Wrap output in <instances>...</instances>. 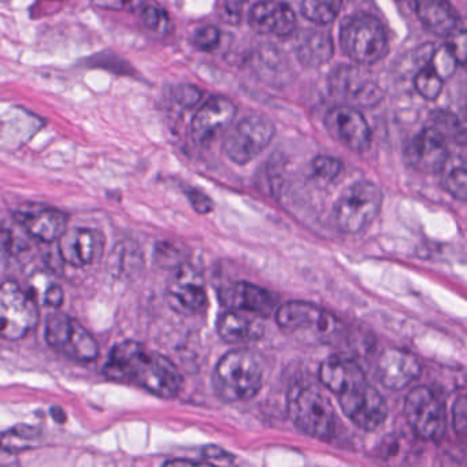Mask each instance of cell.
<instances>
[{"mask_svg": "<svg viewBox=\"0 0 467 467\" xmlns=\"http://www.w3.org/2000/svg\"><path fill=\"white\" fill-rule=\"evenodd\" d=\"M322 384L337 396L344 414L363 431L384 423L388 409L381 393L368 381L359 363L347 355H332L319 368Z\"/></svg>", "mask_w": 467, "mask_h": 467, "instance_id": "cell-1", "label": "cell"}, {"mask_svg": "<svg viewBox=\"0 0 467 467\" xmlns=\"http://www.w3.org/2000/svg\"><path fill=\"white\" fill-rule=\"evenodd\" d=\"M103 371L109 379L136 385L161 399L177 398L182 389V376L177 366L138 341L117 344Z\"/></svg>", "mask_w": 467, "mask_h": 467, "instance_id": "cell-2", "label": "cell"}, {"mask_svg": "<svg viewBox=\"0 0 467 467\" xmlns=\"http://www.w3.org/2000/svg\"><path fill=\"white\" fill-rule=\"evenodd\" d=\"M261 357L248 348H237L221 358L213 374V387L226 403L245 401L258 395L264 385Z\"/></svg>", "mask_w": 467, "mask_h": 467, "instance_id": "cell-3", "label": "cell"}, {"mask_svg": "<svg viewBox=\"0 0 467 467\" xmlns=\"http://www.w3.org/2000/svg\"><path fill=\"white\" fill-rule=\"evenodd\" d=\"M288 412L296 428L307 436L318 440L335 436L337 425L335 409L318 388L295 385L288 396Z\"/></svg>", "mask_w": 467, "mask_h": 467, "instance_id": "cell-4", "label": "cell"}, {"mask_svg": "<svg viewBox=\"0 0 467 467\" xmlns=\"http://www.w3.org/2000/svg\"><path fill=\"white\" fill-rule=\"evenodd\" d=\"M340 46L343 53L359 65L381 61L389 48L384 26L370 15H355L344 20Z\"/></svg>", "mask_w": 467, "mask_h": 467, "instance_id": "cell-5", "label": "cell"}, {"mask_svg": "<svg viewBox=\"0 0 467 467\" xmlns=\"http://www.w3.org/2000/svg\"><path fill=\"white\" fill-rule=\"evenodd\" d=\"M278 327L306 343H325L337 333L338 322L324 308L308 302H288L275 313Z\"/></svg>", "mask_w": 467, "mask_h": 467, "instance_id": "cell-6", "label": "cell"}, {"mask_svg": "<svg viewBox=\"0 0 467 467\" xmlns=\"http://www.w3.org/2000/svg\"><path fill=\"white\" fill-rule=\"evenodd\" d=\"M381 206L382 192L374 182H355L336 202V223L344 234H359L376 220Z\"/></svg>", "mask_w": 467, "mask_h": 467, "instance_id": "cell-7", "label": "cell"}, {"mask_svg": "<svg viewBox=\"0 0 467 467\" xmlns=\"http://www.w3.org/2000/svg\"><path fill=\"white\" fill-rule=\"evenodd\" d=\"M40 313L34 295L15 281L0 285V337L21 340L39 324Z\"/></svg>", "mask_w": 467, "mask_h": 467, "instance_id": "cell-8", "label": "cell"}, {"mask_svg": "<svg viewBox=\"0 0 467 467\" xmlns=\"http://www.w3.org/2000/svg\"><path fill=\"white\" fill-rule=\"evenodd\" d=\"M46 340L65 357L78 362H92L99 357L97 338L67 314L54 313L48 317Z\"/></svg>", "mask_w": 467, "mask_h": 467, "instance_id": "cell-9", "label": "cell"}, {"mask_svg": "<svg viewBox=\"0 0 467 467\" xmlns=\"http://www.w3.org/2000/svg\"><path fill=\"white\" fill-rule=\"evenodd\" d=\"M407 422L426 441H440L447 431V411L441 399L426 387L410 390L404 401Z\"/></svg>", "mask_w": 467, "mask_h": 467, "instance_id": "cell-10", "label": "cell"}, {"mask_svg": "<svg viewBox=\"0 0 467 467\" xmlns=\"http://www.w3.org/2000/svg\"><path fill=\"white\" fill-rule=\"evenodd\" d=\"M275 135V128L269 119L253 114L229 130L223 141V152L232 162L245 165L272 143Z\"/></svg>", "mask_w": 467, "mask_h": 467, "instance_id": "cell-11", "label": "cell"}, {"mask_svg": "<svg viewBox=\"0 0 467 467\" xmlns=\"http://www.w3.org/2000/svg\"><path fill=\"white\" fill-rule=\"evenodd\" d=\"M166 300L176 313L184 316L203 313L209 305L203 275L191 265H179L166 286Z\"/></svg>", "mask_w": 467, "mask_h": 467, "instance_id": "cell-12", "label": "cell"}, {"mask_svg": "<svg viewBox=\"0 0 467 467\" xmlns=\"http://www.w3.org/2000/svg\"><path fill=\"white\" fill-rule=\"evenodd\" d=\"M330 91L349 108H373L384 92L379 84L359 67H341L330 76Z\"/></svg>", "mask_w": 467, "mask_h": 467, "instance_id": "cell-13", "label": "cell"}, {"mask_svg": "<svg viewBox=\"0 0 467 467\" xmlns=\"http://www.w3.org/2000/svg\"><path fill=\"white\" fill-rule=\"evenodd\" d=\"M13 217L29 236L43 243L58 242L69 223V217L61 210L40 203L21 204Z\"/></svg>", "mask_w": 467, "mask_h": 467, "instance_id": "cell-14", "label": "cell"}, {"mask_svg": "<svg viewBox=\"0 0 467 467\" xmlns=\"http://www.w3.org/2000/svg\"><path fill=\"white\" fill-rule=\"evenodd\" d=\"M325 127L333 139L354 152L370 149L371 130L362 113L349 106L333 109L325 119Z\"/></svg>", "mask_w": 467, "mask_h": 467, "instance_id": "cell-15", "label": "cell"}, {"mask_svg": "<svg viewBox=\"0 0 467 467\" xmlns=\"http://www.w3.org/2000/svg\"><path fill=\"white\" fill-rule=\"evenodd\" d=\"M237 114L232 100L214 97L207 100L192 119V138L198 146L209 147L231 128Z\"/></svg>", "mask_w": 467, "mask_h": 467, "instance_id": "cell-16", "label": "cell"}, {"mask_svg": "<svg viewBox=\"0 0 467 467\" xmlns=\"http://www.w3.org/2000/svg\"><path fill=\"white\" fill-rule=\"evenodd\" d=\"M448 157L450 152L444 136L431 127L420 130L404 150L407 165L420 173H439Z\"/></svg>", "mask_w": 467, "mask_h": 467, "instance_id": "cell-17", "label": "cell"}, {"mask_svg": "<svg viewBox=\"0 0 467 467\" xmlns=\"http://www.w3.org/2000/svg\"><path fill=\"white\" fill-rule=\"evenodd\" d=\"M105 237L89 228L67 229L58 240L61 258L73 267H86L102 256Z\"/></svg>", "mask_w": 467, "mask_h": 467, "instance_id": "cell-18", "label": "cell"}, {"mask_svg": "<svg viewBox=\"0 0 467 467\" xmlns=\"http://www.w3.org/2000/svg\"><path fill=\"white\" fill-rule=\"evenodd\" d=\"M220 300L226 308L244 311L261 318L270 316L277 303V297L272 292L245 281L223 286L220 291Z\"/></svg>", "mask_w": 467, "mask_h": 467, "instance_id": "cell-19", "label": "cell"}, {"mask_svg": "<svg viewBox=\"0 0 467 467\" xmlns=\"http://www.w3.org/2000/svg\"><path fill=\"white\" fill-rule=\"evenodd\" d=\"M420 360L400 348H387L379 360V381L388 389L400 390L409 387L420 376Z\"/></svg>", "mask_w": 467, "mask_h": 467, "instance_id": "cell-20", "label": "cell"}, {"mask_svg": "<svg viewBox=\"0 0 467 467\" xmlns=\"http://www.w3.org/2000/svg\"><path fill=\"white\" fill-rule=\"evenodd\" d=\"M250 26L261 35L285 37L294 34L296 16L285 2H259L250 12Z\"/></svg>", "mask_w": 467, "mask_h": 467, "instance_id": "cell-21", "label": "cell"}, {"mask_svg": "<svg viewBox=\"0 0 467 467\" xmlns=\"http://www.w3.org/2000/svg\"><path fill=\"white\" fill-rule=\"evenodd\" d=\"M420 23L431 34L450 37L462 28L458 12L448 0H409Z\"/></svg>", "mask_w": 467, "mask_h": 467, "instance_id": "cell-22", "label": "cell"}, {"mask_svg": "<svg viewBox=\"0 0 467 467\" xmlns=\"http://www.w3.org/2000/svg\"><path fill=\"white\" fill-rule=\"evenodd\" d=\"M261 317L244 311L226 308L217 321V332L229 344H245L259 340L264 336Z\"/></svg>", "mask_w": 467, "mask_h": 467, "instance_id": "cell-23", "label": "cell"}, {"mask_svg": "<svg viewBox=\"0 0 467 467\" xmlns=\"http://www.w3.org/2000/svg\"><path fill=\"white\" fill-rule=\"evenodd\" d=\"M295 53L303 67H319L332 59L335 46L329 35L314 29H305L295 39Z\"/></svg>", "mask_w": 467, "mask_h": 467, "instance_id": "cell-24", "label": "cell"}, {"mask_svg": "<svg viewBox=\"0 0 467 467\" xmlns=\"http://www.w3.org/2000/svg\"><path fill=\"white\" fill-rule=\"evenodd\" d=\"M439 173L441 174V184L444 190L458 201H466L467 171L464 158L450 155Z\"/></svg>", "mask_w": 467, "mask_h": 467, "instance_id": "cell-25", "label": "cell"}, {"mask_svg": "<svg viewBox=\"0 0 467 467\" xmlns=\"http://www.w3.org/2000/svg\"><path fill=\"white\" fill-rule=\"evenodd\" d=\"M343 0H303L302 15L317 26H329L340 15Z\"/></svg>", "mask_w": 467, "mask_h": 467, "instance_id": "cell-26", "label": "cell"}, {"mask_svg": "<svg viewBox=\"0 0 467 467\" xmlns=\"http://www.w3.org/2000/svg\"><path fill=\"white\" fill-rule=\"evenodd\" d=\"M40 431L28 425H18L0 433V450L21 452L36 447Z\"/></svg>", "mask_w": 467, "mask_h": 467, "instance_id": "cell-27", "label": "cell"}, {"mask_svg": "<svg viewBox=\"0 0 467 467\" xmlns=\"http://www.w3.org/2000/svg\"><path fill=\"white\" fill-rule=\"evenodd\" d=\"M141 256L138 245L121 243L110 255V272L119 277H127L140 269Z\"/></svg>", "mask_w": 467, "mask_h": 467, "instance_id": "cell-28", "label": "cell"}, {"mask_svg": "<svg viewBox=\"0 0 467 467\" xmlns=\"http://www.w3.org/2000/svg\"><path fill=\"white\" fill-rule=\"evenodd\" d=\"M431 127L441 133L444 138L452 139L461 146H464L466 143L463 125L461 124L455 114L450 113V111L437 110L431 114Z\"/></svg>", "mask_w": 467, "mask_h": 467, "instance_id": "cell-29", "label": "cell"}, {"mask_svg": "<svg viewBox=\"0 0 467 467\" xmlns=\"http://www.w3.org/2000/svg\"><path fill=\"white\" fill-rule=\"evenodd\" d=\"M444 81L433 72L429 65L418 70L414 78L415 89L426 100H436L442 91Z\"/></svg>", "mask_w": 467, "mask_h": 467, "instance_id": "cell-30", "label": "cell"}, {"mask_svg": "<svg viewBox=\"0 0 467 467\" xmlns=\"http://www.w3.org/2000/svg\"><path fill=\"white\" fill-rule=\"evenodd\" d=\"M428 65L444 81L452 78L456 67H458V59L450 46L444 45L441 47L434 48Z\"/></svg>", "mask_w": 467, "mask_h": 467, "instance_id": "cell-31", "label": "cell"}, {"mask_svg": "<svg viewBox=\"0 0 467 467\" xmlns=\"http://www.w3.org/2000/svg\"><path fill=\"white\" fill-rule=\"evenodd\" d=\"M310 173L317 182L329 184V182H336L343 173V165L335 158L319 155L311 162Z\"/></svg>", "mask_w": 467, "mask_h": 467, "instance_id": "cell-32", "label": "cell"}, {"mask_svg": "<svg viewBox=\"0 0 467 467\" xmlns=\"http://www.w3.org/2000/svg\"><path fill=\"white\" fill-rule=\"evenodd\" d=\"M26 236H28L26 232L21 236L12 226L0 225V250L6 251L10 255H21L29 248L28 240L24 239Z\"/></svg>", "mask_w": 467, "mask_h": 467, "instance_id": "cell-33", "label": "cell"}, {"mask_svg": "<svg viewBox=\"0 0 467 467\" xmlns=\"http://www.w3.org/2000/svg\"><path fill=\"white\" fill-rule=\"evenodd\" d=\"M141 18H143L144 26L155 34H165L171 26L168 15L160 7L144 6Z\"/></svg>", "mask_w": 467, "mask_h": 467, "instance_id": "cell-34", "label": "cell"}, {"mask_svg": "<svg viewBox=\"0 0 467 467\" xmlns=\"http://www.w3.org/2000/svg\"><path fill=\"white\" fill-rule=\"evenodd\" d=\"M221 32L215 26H203L193 35V46L201 51H212L220 45Z\"/></svg>", "mask_w": 467, "mask_h": 467, "instance_id": "cell-35", "label": "cell"}, {"mask_svg": "<svg viewBox=\"0 0 467 467\" xmlns=\"http://www.w3.org/2000/svg\"><path fill=\"white\" fill-rule=\"evenodd\" d=\"M91 65L99 67V69H108L110 72L119 73V75H128L130 73V67L114 54H108V56L99 54V56L92 58Z\"/></svg>", "mask_w": 467, "mask_h": 467, "instance_id": "cell-36", "label": "cell"}, {"mask_svg": "<svg viewBox=\"0 0 467 467\" xmlns=\"http://www.w3.org/2000/svg\"><path fill=\"white\" fill-rule=\"evenodd\" d=\"M202 97H203V94H202L201 89L192 86H180L174 91L177 103L184 106V108H193V106L198 105Z\"/></svg>", "mask_w": 467, "mask_h": 467, "instance_id": "cell-37", "label": "cell"}, {"mask_svg": "<svg viewBox=\"0 0 467 467\" xmlns=\"http://www.w3.org/2000/svg\"><path fill=\"white\" fill-rule=\"evenodd\" d=\"M185 193H187V198L190 199L193 209L199 214H207V213L214 209L212 199L206 193L202 192V191L196 190V188H187Z\"/></svg>", "mask_w": 467, "mask_h": 467, "instance_id": "cell-38", "label": "cell"}, {"mask_svg": "<svg viewBox=\"0 0 467 467\" xmlns=\"http://www.w3.org/2000/svg\"><path fill=\"white\" fill-rule=\"evenodd\" d=\"M466 398H464V395H462L461 398L456 400L455 407H453V428H455V431H458L461 436L466 433Z\"/></svg>", "mask_w": 467, "mask_h": 467, "instance_id": "cell-39", "label": "cell"}, {"mask_svg": "<svg viewBox=\"0 0 467 467\" xmlns=\"http://www.w3.org/2000/svg\"><path fill=\"white\" fill-rule=\"evenodd\" d=\"M203 453L204 458L209 461L210 464H229L234 462V456L229 455L223 448L215 447V445L204 448Z\"/></svg>", "mask_w": 467, "mask_h": 467, "instance_id": "cell-40", "label": "cell"}, {"mask_svg": "<svg viewBox=\"0 0 467 467\" xmlns=\"http://www.w3.org/2000/svg\"><path fill=\"white\" fill-rule=\"evenodd\" d=\"M43 302L50 307H59L64 303L65 295L61 286L57 284H50L45 292H42Z\"/></svg>", "mask_w": 467, "mask_h": 467, "instance_id": "cell-41", "label": "cell"}, {"mask_svg": "<svg viewBox=\"0 0 467 467\" xmlns=\"http://www.w3.org/2000/svg\"><path fill=\"white\" fill-rule=\"evenodd\" d=\"M248 0H225V10L231 17L239 18Z\"/></svg>", "mask_w": 467, "mask_h": 467, "instance_id": "cell-42", "label": "cell"}, {"mask_svg": "<svg viewBox=\"0 0 467 467\" xmlns=\"http://www.w3.org/2000/svg\"><path fill=\"white\" fill-rule=\"evenodd\" d=\"M51 417L59 423H64L65 420H67V414H65L61 407H53V409H51Z\"/></svg>", "mask_w": 467, "mask_h": 467, "instance_id": "cell-43", "label": "cell"}, {"mask_svg": "<svg viewBox=\"0 0 467 467\" xmlns=\"http://www.w3.org/2000/svg\"><path fill=\"white\" fill-rule=\"evenodd\" d=\"M168 466H201L202 462H195V461H182V459H179V461H171L168 462Z\"/></svg>", "mask_w": 467, "mask_h": 467, "instance_id": "cell-44", "label": "cell"}, {"mask_svg": "<svg viewBox=\"0 0 467 467\" xmlns=\"http://www.w3.org/2000/svg\"><path fill=\"white\" fill-rule=\"evenodd\" d=\"M54 2H61V0H54Z\"/></svg>", "mask_w": 467, "mask_h": 467, "instance_id": "cell-45", "label": "cell"}]
</instances>
